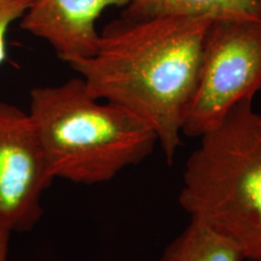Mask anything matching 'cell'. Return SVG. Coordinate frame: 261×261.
Masks as SVG:
<instances>
[{"label": "cell", "instance_id": "obj_1", "mask_svg": "<svg viewBox=\"0 0 261 261\" xmlns=\"http://www.w3.org/2000/svg\"><path fill=\"white\" fill-rule=\"evenodd\" d=\"M214 18L120 17L100 32L96 54L70 62L97 99L129 110L155 130L166 161L181 145L202 50Z\"/></svg>", "mask_w": 261, "mask_h": 261}, {"label": "cell", "instance_id": "obj_2", "mask_svg": "<svg viewBox=\"0 0 261 261\" xmlns=\"http://www.w3.org/2000/svg\"><path fill=\"white\" fill-rule=\"evenodd\" d=\"M29 115L52 179L93 185L115 178L151 154L155 130L139 116L100 102L81 77L34 87Z\"/></svg>", "mask_w": 261, "mask_h": 261}, {"label": "cell", "instance_id": "obj_3", "mask_svg": "<svg viewBox=\"0 0 261 261\" xmlns=\"http://www.w3.org/2000/svg\"><path fill=\"white\" fill-rule=\"evenodd\" d=\"M179 203L230 238L246 260L261 261V113L253 99L201 137L185 163Z\"/></svg>", "mask_w": 261, "mask_h": 261}, {"label": "cell", "instance_id": "obj_4", "mask_svg": "<svg viewBox=\"0 0 261 261\" xmlns=\"http://www.w3.org/2000/svg\"><path fill=\"white\" fill-rule=\"evenodd\" d=\"M261 91V19L215 18L208 27L200 71L181 135L201 138L238 103Z\"/></svg>", "mask_w": 261, "mask_h": 261}, {"label": "cell", "instance_id": "obj_5", "mask_svg": "<svg viewBox=\"0 0 261 261\" xmlns=\"http://www.w3.org/2000/svg\"><path fill=\"white\" fill-rule=\"evenodd\" d=\"M54 179L28 112L0 102V228L27 232L40 221Z\"/></svg>", "mask_w": 261, "mask_h": 261}, {"label": "cell", "instance_id": "obj_6", "mask_svg": "<svg viewBox=\"0 0 261 261\" xmlns=\"http://www.w3.org/2000/svg\"><path fill=\"white\" fill-rule=\"evenodd\" d=\"M130 0H31L19 19L21 28L51 45L62 61L90 58L100 33L96 21L110 6L125 8Z\"/></svg>", "mask_w": 261, "mask_h": 261}, {"label": "cell", "instance_id": "obj_7", "mask_svg": "<svg viewBox=\"0 0 261 261\" xmlns=\"http://www.w3.org/2000/svg\"><path fill=\"white\" fill-rule=\"evenodd\" d=\"M121 16L128 19L160 16L261 19V0H130Z\"/></svg>", "mask_w": 261, "mask_h": 261}, {"label": "cell", "instance_id": "obj_8", "mask_svg": "<svg viewBox=\"0 0 261 261\" xmlns=\"http://www.w3.org/2000/svg\"><path fill=\"white\" fill-rule=\"evenodd\" d=\"M230 238L203 221L192 219L163 250L159 261H244Z\"/></svg>", "mask_w": 261, "mask_h": 261}, {"label": "cell", "instance_id": "obj_9", "mask_svg": "<svg viewBox=\"0 0 261 261\" xmlns=\"http://www.w3.org/2000/svg\"><path fill=\"white\" fill-rule=\"evenodd\" d=\"M31 0H0V65L8 58L6 39L12 24L24 15Z\"/></svg>", "mask_w": 261, "mask_h": 261}, {"label": "cell", "instance_id": "obj_10", "mask_svg": "<svg viewBox=\"0 0 261 261\" xmlns=\"http://www.w3.org/2000/svg\"><path fill=\"white\" fill-rule=\"evenodd\" d=\"M11 232L0 228V261H9Z\"/></svg>", "mask_w": 261, "mask_h": 261}]
</instances>
